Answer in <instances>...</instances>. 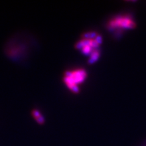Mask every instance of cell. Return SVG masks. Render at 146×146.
Masks as SVG:
<instances>
[{"label":"cell","instance_id":"cell-4","mask_svg":"<svg viewBox=\"0 0 146 146\" xmlns=\"http://www.w3.org/2000/svg\"><path fill=\"white\" fill-rule=\"evenodd\" d=\"M34 116L35 117L36 120L38 122L43 121V117L41 115V114L38 111H35L34 113Z\"/></svg>","mask_w":146,"mask_h":146},{"label":"cell","instance_id":"cell-2","mask_svg":"<svg viewBox=\"0 0 146 146\" xmlns=\"http://www.w3.org/2000/svg\"><path fill=\"white\" fill-rule=\"evenodd\" d=\"M87 77V72L82 68L68 71L64 76L63 81L67 87L73 93H78L79 85L85 81Z\"/></svg>","mask_w":146,"mask_h":146},{"label":"cell","instance_id":"cell-1","mask_svg":"<svg viewBox=\"0 0 146 146\" xmlns=\"http://www.w3.org/2000/svg\"><path fill=\"white\" fill-rule=\"evenodd\" d=\"M101 43V38L94 33L86 34L77 44V48L85 55H90V62L93 63L98 60L100 52L99 45Z\"/></svg>","mask_w":146,"mask_h":146},{"label":"cell","instance_id":"cell-3","mask_svg":"<svg viewBox=\"0 0 146 146\" xmlns=\"http://www.w3.org/2000/svg\"><path fill=\"white\" fill-rule=\"evenodd\" d=\"M136 23L130 15H121L113 18L107 23V28L115 33H121L126 30L134 29Z\"/></svg>","mask_w":146,"mask_h":146}]
</instances>
